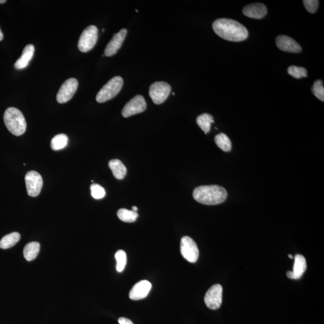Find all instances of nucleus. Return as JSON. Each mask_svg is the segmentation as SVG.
<instances>
[{
	"label": "nucleus",
	"mask_w": 324,
	"mask_h": 324,
	"mask_svg": "<svg viewBox=\"0 0 324 324\" xmlns=\"http://www.w3.org/2000/svg\"><path fill=\"white\" fill-rule=\"evenodd\" d=\"M212 28L219 37L231 42H241L249 36L248 31L243 25L231 19L215 20L212 24Z\"/></svg>",
	"instance_id": "nucleus-1"
},
{
	"label": "nucleus",
	"mask_w": 324,
	"mask_h": 324,
	"mask_svg": "<svg viewBox=\"0 0 324 324\" xmlns=\"http://www.w3.org/2000/svg\"><path fill=\"white\" fill-rule=\"evenodd\" d=\"M193 198L201 204L214 205L225 201L228 193L224 187L218 185L201 186L194 190Z\"/></svg>",
	"instance_id": "nucleus-2"
},
{
	"label": "nucleus",
	"mask_w": 324,
	"mask_h": 324,
	"mask_svg": "<svg viewBox=\"0 0 324 324\" xmlns=\"http://www.w3.org/2000/svg\"><path fill=\"white\" fill-rule=\"evenodd\" d=\"M4 122L6 128L13 135L21 136L26 131V121L21 111L17 108L11 107L6 110Z\"/></svg>",
	"instance_id": "nucleus-3"
},
{
	"label": "nucleus",
	"mask_w": 324,
	"mask_h": 324,
	"mask_svg": "<svg viewBox=\"0 0 324 324\" xmlns=\"http://www.w3.org/2000/svg\"><path fill=\"white\" fill-rule=\"evenodd\" d=\"M123 85V78L120 76H115L110 79L98 91L96 96V101L98 103H104L112 99L119 93Z\"/></svg>",
	"instance_id": "nucleus-4"
},
{
	"label": "nucleus",
	"mask_w": 324,
	"mask_h": 324,
	"mask_svg": "<svg viewBox=\"0 0 324 324\" xmlns=\"http://www.w3.org/2000/svg\"><path fill=\"white\" fill-rule=\"evenodd\" d=\"M98 31L94 25H90L83 31L79 37L78 49L82 52L90 51L96 44Z\"/></svg>",
	"instance_id": "nucleus-5"
},
{
	"label": "nucleus",
	"mask_w": 324,
	"mask_h": 324,
	"mask_svg": "<svg viewBox=\"0 0 324 324\" xmlns=\"http://www.w3.org/2000/svg\"><path fill=\"white\" fill-rule=\"evenodd\" d=\"M180 250L183 258L190 263H195L199 258V249L195 241L188 236L181 240Z\"/></svg>",
	"instance_id": "nucleus-6"
},
{
	"label": "nucleus",
	"mask_w": 324,
	"mask_h": 324,
	"mask_svg": "<svg viewBox=\"0 0 324 324\" xmlns=\"http://www.w3.org/2000/svg\"><path fill=\"white\" fill-rule=\"evenodd\" d=\"M171 87L165 82H156L151 84L149 95L155 104L163 103L171 93Z\"/></svg>",
	"instance_id": "nucleus-7"
},
{
	"label": "nucleus",
	"mask_w": 324,
	"mask_h": 324,
	"mask_svg": "<svg viewBox=\"0 0 324 324\" xmlns=\"http://www.w3.org/2000/svg\"><path fill=\"white\" fill-rule=\"evenodd\" d=\"M28 195L36 197L40 194L43 186V180L39 173L34 171L28 172L25 177Z\"/></svg>",
	"instance_id": "nucleus-8"
},
{
	"label": "nucleus",
	"mask_w": 324,
	"mask_h": 324,
	"mask_svg": "<svg viewBox=\"0 0 324 324\" xmlns=\"http://www.w3.org/2000/svg\"><path fill=\"white\" fill-rule=\"evenodd\" d=\"M78 87V81L75 78L66 80L60 87L57 95V100L59 103H65L72 99Z\"/></svg>",
	"instance_id": "nucleus-9"
},
{
	"label": "nucleus",
	"mask_w": 324,
	"mask_h": 324,
	"mask_svg": "<svg viewBox=\"0 0 324 324\" xmlns=\"http://www.w3.org/2000/svg\"><path fill=\"white\" fill-rule=\"evenodd\" d=\"M147 103L144 97L137 95L126 104L122 110V116L125 118L144 112Z\"/></svg>",
	"instance_id": "nucleus-10"
},
{
	"label": "nucleus",
	"mask_w": 324,
	"mask_h": 324,
	"mask_svg": "<svg viewBox=\"0 0 324 324\" xmlns=\"http://www.w3.org/2000/svg\"><path fill=\"white\" fill-rule=\"evenodd\" d=\"M223 288L219 284L212 285L206 292L204 297L206 306L212 310L218 309L222 302Z\"/></svg>",
	"instance_id": "nucleus-11"
},
{
	"label": "nucleus",
	"mask_w": 324,
	"mask_h": 324,
	"mask_svg": "<svg viewBox=\"0 0 324 324\" xmlns=\"http://www.w3.org/2000/svg\"><path fill=\"white\" fill-rule=\"evenodd\" d=\"M127 33H128V31L125 28H123L119 33L114 34L113 39L107 44L105 50H104V55L107 57H112L115 55L122 47Z\"/></svg>",
	"instance_id": "nucleus-12"
},
{
	"label": "nucleus",
	"mask_w": 324,
	"mask_h": 324,
	"mask_svg": "<svg viewBox=\"0 0 324 324\" xmlns=\"http://www.w3.org/2000/svg\"><path fill=\"white\" fill-rule=\"evenodd\" d=\"M276 44L279 49L285 52L298 53L301 51V47L291 37L281 35L276 38Z\"/></svg>",
	"instance_id": "nucleus-13"
},
{
	"label": "nucleus",
	"mask_w": 324,
	"mask_h": 324,
	"mask_svg": "<svg viewBox=\"0 0 324 324\" xmlns=\"http://www.w3.org/2000/svg\"><path fill=\"white\" fill-rule=\"evenodd\" d=\"M151 284L147 281H142L136 284L130 290L129 297L132 300H139L145 298L150 292Z\"/></svg>",
	"instance_id": "nucleus-14"
},
{
	"label": "nucleus",
	"mask_w": 324,
	"mask_h": 324,
	"mask_svg": "<svg viewBox=\"0 0 324 324\" xmlns=\"http://www.w3.org/2000/svg\"><path fill=\"white\" fill-rule=\"evenodd\" d=\"M307 269L306 260L304 256L300 254L295 256L293 271H289L287 273L288 278L291 279H299L304 275Z\"/></svg>",
	"instance_id": "nucleus-15"
},
{
	"label": "nucleus",
	"mask_w": 324,
	"mask_h": 324,
	"mask_svg": "<svg viewBox=\"0 0 324 324\" xmlns=\"http://www.w3.org/2000/svg\"><path fill=\"white\" fill-rule=\"evenodd\" d=\"M243 13L246 17L250 18L261 19L266 15L267 9L261 3H255L244 7Z\"/></svg>",
	"instance_id": "nucleus-16"
},
{
	"label": "nucleus",
	"mask_w": 324,
	"mask_h": 324,
	"mask_svg": "<svg viewBox=\"0 0 324 324\" xmlns=\"http://www.w3.org/2000/svg\"><path fill=\"white\" fill-rule=\"evenodd\" d=\"M34 50L35 48L33 44H28V45L25 46L20 58L16 62L15 68L18 70H21L27 68L31 60L33 58Z\"/></svg>",
	"instance_id": "nucleus-17"
},
{
	"label": "nucleus",
	"mask_w": 324,
	"mask_h": 324,
	"mask_svg": "<svg viewBox=\"0 0 324 324\" xmlns=\"http://www.w3.org/2000/svg\"><path fill=\"white\" fill-rule=\"evenodd\" d=\"M109 167L117 179L122 180L125 177L127 169L125 165L118 159H113L109 161Z\"/></svg>",
	"instance_id": "nucleus-18"
},
{
	"label": "nucleus",
	"mask_w": 324,
	"mask_h": 324,
	"mask_svg": "<svg viewBox=\"0 0 324 324\" xmlns=\"http://www.w3.org/2000/svg\"><path fill=\"white\" fill-rule=\"evenodd\" d=\"M20 234L18 233H16V232L6 235L0 241V248L3 249L11 248L20 241Z\"/></svg>",
	"instance_id": "nucleus-19"
},
{
	"label": "nucleus",
	"mask_w": 324,
	"mask_h": 324,
	"mask_svg": "<svg viewBox=\"0 0 324 324\" xmlns=\"http://www.w3.org/2000/svg\"><path fill=\"white\" fill-rule=\"evenodd\" d=\"M40 244L38 242H31L27 244L24 249V256L28 261H31L36 258L40 250Z\"/></svg>",
	"instance_id": "nucleus-20"
},
{
	"label": "nucleus",
	"mask_w": 324,
	"mask_h": 324,
	"mask_svg": "<svg viewBox=\"0 0 324 324\" xmlns=\"http://www.w3.org/2000/svg\"><path fill=\"white\" fill-rule=\"evenodd\" d=\"M214 122L213 117L209 114H202L201 116L197 117L196 123L203 131L206 133L209 132L211 129L212 123Z\"/></svg>",
	"instance_id": "nucleus-21"
},
{
	"label": "nucleus",
	"mask_w": 324,
	"mask_h": 324,
	"mask_svg": "<svg viewBox=\"0 0 324 324\" xmlns=\"http://www.w3.org/2000/svg\"><path fill=\"white\" fill-rule=\"evenodd\" d=\"M214 141L218 147L225 152H229L232 149V143L230 139L229 138L225 133H219L215 136Z\"/></svg>",
	"instance_id": "nucleus-22"
},
{
	"label": "nucleus",
	"mask_w": 324,
	"mask_h": 324,
	"mask_svg": "<svg viewBox=\"0 0 324 324\" xmlns=\"http://www.w3.org/2000/svg\"><path fill=\"white\" fill-rule=\"evenodd\" d=\"M68 136L65 134L57 135L52 138L50 142V147L54 151H58L65 148L68 145Z\"/></svg>",
	"instance_id": "nucleus-23"
},
{
	"label": "nucleus",
	"mask_w": 324,
	"mask_h": 324,
	"mask_svg": "<svg viewBox=\"0 0 324 324\" xmlns=\"http://www.w3.org/2000/svg\"><path fill=\"white\" fill-rule=\"evenodd\" d=\"M117 215L121 221L128 223L135 222L138 218L137 212L125 208L120 209L117 212Z\"/></svg>",
	"instance_id": "nucleus-24"
},
{
	"label": "nucleus",
	"mask_w": 324,
	"mask_h": 324,
	"mask_svg": "<svg viewBox=\"0 0 324 324\" xmlns=\"http://www.w3.org/2000/svg\"><path fill=\"white\" fill-rule=\"evenodd\" d=\"M116 259L117 260L116 268L117 272L121 273L125 269L127 263V256L125 251L119 250L116 253Z\"/></svg>",
	"instance_id": "nucleus-25"
},
{
	"label": "nucleus",
	"mask_w": 324,
	"mask_h": 324,
	"mask_svg": "<svg viewBox=\"0 0 324 324\" xmlns=\"http://www.w3.org/2000/svg\"><path fill=\"white\" fill-rule=\"evenodd\" d=\"M288 74L295 79L306 78L307 76V70L301 67L291 66L288 69Z\"/></svg>",
	"instance_id": "nucleus-26"
},
{
	"label": "nucleus",
	"mask_w": 324,
	"mask_h": 324,
	"mask_svg": "<svg viewBox=\"0 0 324 324\" xmlns=\"http://www.w3.org/2000/svg\"><path fill=\"white\" fill-rule=\"evenodd\" d=\"M312 92L317 98L320 101H324V87L323 82L321 80H317L312 88Z\"/></svg>",
	"instance_id": "nucleus-27"
},
{
	"label": "nucleus",
	"mask_w": 324,
	"mask_h": 324,
	"mask_svg": "<svg viewBox=\"0 0 324 324\" xmlns=\"http://www.w3.org/2000/svg\"><path fill=\"white\" fill-rule=\"evenodd\" d=\"M91 196L94 199H100L104 198L106 195L105 190L99 184L94 183L90 187Z\"/></svg>",
	"instance_id": "nucleus-28"
},
{
	"label": "nucleus",
	"mask_w": 324,
	"mask_h": 324,
	"mask_svg": "<svg viewBox=\"0 0 324 324\" xmlns=\"http://www.w3.org/2000/svg\"><path fill=\"white\" fill-rule=\"evenodd\" d=\"M303 4L308 12L314 14L318 8L319 2L317 0H304Z\"/></svg>",
	"instance_id": "nucleus-29"
},
{
	"label": "nucleus",
	"mask_w": 324,
	"mask_h": 324,
	"mask_svg": "<svg viewBox=\"0 0 324 324\" xmlns=\"http://www.w3.org/2000/svg\"><path fill=\"white\" fill-rule=\"evenodd\" d=\"M119 322L120 324H134L131 320L126 318V317H122L119 318Z\"/></svg>",
	"instance_id": "nucleus-30"
},
{
	"label": "nucleus",
	"mask_w": 324,
	"mask_h": 324,
	"mask_svg": "<svg viewBox=\"0 0 324 324\" xmlns=\"http://www.w3.org/2000/svg\"><path fill=\"white\" fill-rule=\"evenodd\" d=\"M3 37H4V36H3L2 31L1 28H0V41H2L3 39Z\"/></svg>",
	"instance_id": "nucleus-31"
},
{
	"label": "nucleus",
	"mask_w": 324,
	"mask_h": 324,
	"mask_svg": "<svg viewBox=\"0 0 324 324\" xmlns=\"http://www.w3.org/2000/svg\"><path fill=\"white\" fill-rule=\"evenodd\" d=\"M138 207H136V206H132V211L136 212L138 211Z\"/></svg>",
	"instance_id": "nucleus-32"
},
{
	"label": "nucleus",
	"mask_w": 324,
	"mask_h": 324,
	"mask_svg": "<svg viewBox=\"0 0 324 324\" xmlns=\"http://www.w3.org/2000/svg\"><path fill=\"white\" fill-rule=\"evenodd\" d=\"M5 3H6V0H0V4H4Z\"/></svg>",
	"instance_id": "nucleus-33"
},
{
	"label": "nucleus",
	"mask_w": 324,
	"mask_h": 324,
	"mask_svg": "<svg viewBox=\"0 0 324 324\" xmlns=\"http://www.w3.org/2000/svg\"><path fill=\"white\" fill-rule=\"evenodd\" d=\"M288 256H289V257H290V258L291 259H293V256H292V255H288Z\"/></svg>",
	"instance_id": "nucleus-34"
},
{
	"label": "nucleus",
	"mask_w": 324,
	"mask_h": 324,
	"mask_svg": "<svg viewBox=\"0 0 324 324\" xmlns=\"http://www.w3.org/2000/svg\"><path fill=\"white\" fill-rule=\"evenodd\" d=\"M173 96H175V93H174V92L173 93Z\"/></svg>",
	"instance_id": "nucleus-35"
}]
</instances>
